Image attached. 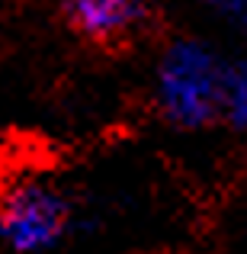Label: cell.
<instances>
[{"mask_svg":"<svg viewBox=\"0 0 247 254\" xmlns=\"http://www.w3.org/2000/svg\"><path fill=\"white\" fill-rule=\"evenodd\" d=\"M228 58L202 36H173L154 64V103L164 123L199 132L222 123Z\"/></svg>","mask_w":247,"mask_h":254,"instance_id":"obj_1","label":"cell"},{"mask_svg":"<svg viewBox=\"0 0 247 254\" xmlns=\"http://www.w3.org/2000/svg\"><path fill=\"white\" fill-rule=\"evenodd\" d=\"M71 225V206L51 184L23 180L0 196V242L16 254L55 248Z\"/></svg>","mask_w":247,"mask_h":254,"instance_id":"obj_2","label":"cell"},{"mask_svg":"<svg viewBox=\"0 0 247 254\" xmlns=\"http://www.w3.org/2000/svg\"><path fill=\"white\" fill-rule=\"evenodd\" d=\"M151 0H58L64 26L90 45H122L145 26Z\"/></svg>","mask_w":247,"mask_h":254,"instance_id":"obj_3","label":"cell"},{"mask_svg":"<svg viewBox=\"0 0 247 254\" xmlns=\"http://www.w3.org/2000/svg\"><path fill=\"white\" fill-rule=\"evenodd\" d=\"M222 123L238 135H247V52L228 58L222 87Z\"/></svg>","mask_w":247,"mask_h":254,"instance_id":"obj_4","label":"cell"},{"mask_svg":"<svg viewBox=\"0 0 247 254\" xmlns=\"http://www.w3.org/2000/svg\"><path fill=\"white\" fill-rule=\"evenodd\" d=\"M205 10L222 26L247 39V0H205Z\"/></svg>","mask_w":247,"mask_h":254,"instance_id":"obj_5","label":"cell"}]
</instances>
